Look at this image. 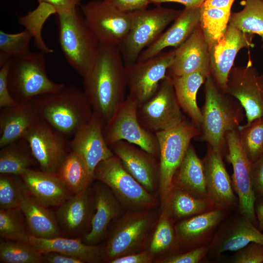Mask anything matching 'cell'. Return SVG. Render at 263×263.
Returning a JSON list of instances; mask_svg holds the SVG:
<instances>
[{
    "instance_id": "cell-1",
    "label": "cell",
    "mask_w": 263,
    "mask_h": 263,
    "mask_svg": "<svg viewBox=\"0 0 263 263\" xmlns=\"http://www.w3.org/2000/svg\"><path fill=\"white\" fill-rule=\"evenodd\" d=\"M127 87L125 65L118 47L100 43L94 65L83 78V91L104 125L125 100Z\"/></svg>"
},
{
    "instance_id": "cell-2",
    "label": "cell",
    "mask_w": 263,
    "mask_h": 263,
    "mask_svg": "<svg viewBox=\"0 0 263 263\" xmlns=\"http://www.w3.org/2000/svg\"><path fill=\"white\" fill-rule=\"evenodd\" d=\"M40 118L68 139L92 117V106L83 90L74 84L32 99Z\"/></svg>"
},
{
    "instance_id": "cell-3",
    "label": "cell",
    "mask_w": 263,
    "mask_h": 263,
    "mask_svg": "<svg viewBox=\"0 0 263 263\" xmlns=\"http://www.w3.org/2000/svg\"><path fill=\"white\" fill-rule=\"evenodd\" d=\"M205 103L201 110L202 139L223 154L226 133L237 129L244 118L239 102L223 92L210 74L205 82Z\"/></svg>"
},
{
    "instance_id": "cell-4",
    "label": "cell",
    "mask_w": 263,
    "mask_h": 263,
    "mask_svg": "<svg viewBox=\"0 0 263 263\" xmlns=\"http://www.w3.org/2000/svg\"><path fill=\"white\" fill-rule=\"evenodd\" d=\"M56 15L62 53L68 63L84 78L94 65L100 43L79 7Z\"/></svg>"
},
{
    "instance_id": "cell-5",
    "label": "cell",
    "mask_w": 263,
    "mask_h": 263,
    "mask_svg": "<svg viewBox=\"0 0 263 263\" xmlns=\"http://www.w3.org/2000/svg\"><path fill=\"white\" fill-rule=\"evenodd\" d=\"M45 54L40 50L12 57L8 87L18 103L30 101L40 95L58 92L65 87V84L55 82L48 76Z\"/></svg>"
},
{
    "instance_id": "cell-6",
    "label": "cell",
    "mask_w": 263,
    "mask_h": 263,
    "mask_svg": "<svg viewBox=\"0 0 263 263\" xmlns=\"http://www.w3.org/2000/svg\"><path fill=\"white\" fill-rule=\"evenodd\" d=\"M181 11L157 6L132 12V22L125 38L117 46L125 65L136 62L141 53L152 44Z\"/></svg>"
},
{
    "instance_id": "cell-7",
    "label": "cell",
    "mask_w": 263,
    "mask_h": 263,
    "mask_svg": "<svg viewBox=\"0 0 263 263\" xmlns=\"http://www.w3.org/2000/svg\"><path fill=\"white\" fill-rule=\"evenodd\" d=\"M200 129L186 119L170 129L156 132L159 147V189L161 208L172 185L173 176L181 164L190 141L200 135Z\"/></svg>"
},
{
    "instance_id": "cell-8",
    "label": "cell",
    "mask_w": 263,
    "mask_h": 263,
    "mask_svg": "<svg viewBox=\"0 0 263 263\" xmlns=\"http://www.w3.org/2000/svg\"><path fill=\"white\" fill-rule=\"evenodd\" d=\"M94 178L106 185L122 206L129 210L152 209L157 201L123 167L115 155L103 160L96 167Z\"/></svg>"
},
{
    "instance_id": "cell-9",
    "label": "cell",
    "mask_w": 263,
    "mask_h": 263,
    "mask_svg": "<svg viewBox=\"0 0 263 263\" xmlns=\"http://www.w3.org/2000/svg\"><path fill=\"white\" fill-rule=\"evenodd\" d=\"M152 209L131 211L124 215L111 232L104 248L103 261L113 260L141 250L155 224L156 215Z\"/></svg>"
},
{
    "instance_id": "cell-10",
    "label": "cell",
    "mask_w": 263,
    "mask_h": 263,
    "mask_svg": "<svg viewBox=\"0 0 263 263\" xmlns=\"http://www.w3.org/2000/svg\"><path fill=\"white\" fill-rule=\"evenodd\" d=\"M137 100L129 94L117 108L103 128L104 138L109 146L125 140L159 157V147L155 133L145 129L137 115Z\"/></svg>"
},
{
    "instance_id": "cell-11",
    "label": "cell",
    "mask_w": 263,
    "mask_h": 263,
    "mask_svg": "<svg viewBox=\"0 0 263 263\" xmlns=\"http://www.w3.org/2000/svg\"><path fill=\"white\" fill-rule=\"evenodd\" d=\"M137 115L141 125L154 133L173 128L186 119L169 75H167L161 81L151 97L138 104Z\"/></svg>"
},
{
    "instance_id": "cell-12",
    "label": "cell",
    "mask_w": 263,
    "mask_h": 263,
    "mask_svg": "<svg viewBox=\"0 0 263 263\" xmlns=\"http://www.w3.org/2000/svg\"><path fill=\"white\" fill-rule=\"evenodd\" d=\"M90 28L101 44L118 46L131 26V12L122 11L105 0H93L80 5Z\"/></svg>"
},
{
    "instance_id": "cell-13",
    "label": "cell",
    "mask_w": 263,
    "mask_h": 263,
    "mask_svg": "<svg viewBox=\"0 0 263 263\" xmlns=\"http://www.w3.org/2000/svg\"><path fill=\"white\" fill-rule=\"evenodd\" d=\"M225 140L228 150L225 158L232 166V184L238 199L237 212L247 217L257 226L255 212L256 197L251 180V162L241 145L238 129L228 132Z\"/></svg>"
},
{
    "instance_id": "cell-14",
    "label": "cell",
    "mask_w": 263,
    "mask_h": 263,
    "mask_svg": "<svg viewBox=\"0 0 263 263\" xmlns=\"http://www.w3.org/2000/svg\"><path fill=\"white\" fill-rule=\"evenodd\" d=\"M175 52V49L163 51L149 59L125 65L129 94L138 104L148 100L156 93L161 81L167 75Z\"/></svg>"
},
{
    "instance_id": "cell-15",
    "label": "cell",
    "mask_w": 263,
    "mask_h": 263,
    "mask_svg": "<svg viewBox=\"0 0 263 263\" xmlns=\"http://www.w3.org/2000/svg\"><path fill=\"white\" fill-rule=\"evenodd\" d=\"M23 138L41 170L56 173L70 151L68 140L39 118L28 130Z\"/></svg>"
},
{
    "instance_id": "cell-16",
    "label": "cell",
    "mask_w": 263,
    "mask_h": 263,
    "mask_svg": "<svg viewBox=\"0 0 263 263\" xmlns=\"http://www.w3.org/2000/svg\"><path fill=\"white\" fill-rule=\"evenodd\" d=\"M226 93L236 99L243 107L246 124L263 117L260 76L250 60L245 66L232 67L228 76Z\"/></svg>"
},
{
    "instance_id": "cell-17",
    "label": "cell",
    "mask_w": 263,
    "mask_h": 263,
    "mask_svg": "<svg viewBox=\"0 0 263 263\" xmlns=\"http://www.w3.org/2000/svg\"><path fill=\"white\" fill-rule=\"evenodd\" d=\"M251 242L263 244V233L247 217L237 212L220 224L209 242L208 254L216 257L225 251H236Z\"/></svg>"
},
{
    "instance_id": "cell-18",
    "label": "cell",
    "mask_w": 263,
    "mask_h": 263,
    "mask_svg": "<svg viewBox=\"0 0 263 263\" xmlns=\"http://www.w3.org/2000/svg\"><path fill=\"white\" fill-rule=\"evenodd\" d=\"M125 169L150 193L159 189V158L125 140L109 146Z\"/></svg>"
},
{
    "instance_id": "cell-19",
    "label": "cell",
    "mask_w": 263,
    "mask_h": 263,
    "mask_svg": "<svg viewBox=\"0 0 263 263\" xmlns=\"http://www.w3.org/2000/svg\"><path fill=\"white\" fill-rule=\"evenodd\" d=\"M253 36L228 24L224 37L209 50L210 74L223 92L226 93L228 76L236 55L244 47H254Z\"/></svg>"
},
{
    "instance_id": "cell-20",
    "label": "cell",
    "mask_w": 263,
    "mask_h": 263,
    "mask_svg": "<svg viewBox=\"0 0 263 263\" xmlns=\"http://www.w3.org/2000/svg\"><path fill=\"white\" fill-rule=\"evenodd\" d=\"M223 153L208 146L203 160L208 198L216 208L232 212L237 210L238 199L231 178L223 161Z\"/></svg>"
},
{
    "instance_id": "cell-21",
    "label": "cell",
    "mask_w": 263,
    "mask_h": 263,
    "mask_svg": "<svg viewBox=\"0 0 263 263\" xmlns=\"http://www.w3.org/2000/svg\"><path fill=\"white\" fill-rule=\"evenodd\" d=\"M103 126L102 122L94 113L91 119L69 141L70 151L76 153L81 158L94 178V171L98 164L114 155L104 138Z\"/></svg>"
},
{
    "instance_id": "cell-22",
    "label": "cell",
    "mask_w": 263,
    "mask_h": 263,
    "mask_svg": "<svg viewBox=\"0 0 263 263\" xmlns=\"http://www.w3.org/2000/svg\"><path fill=\"white\" fill-rule=\"evenodd\" d=\"M230 213L215 208L176 222L174 226L180 250L209 243L220 224Z\"/></svg>"
},
{
    "instance_id": "cell-23",
    "label": "cell",
    "mask_w": 263,
    "mask_h": 263,
    "mask_svg": "<svg viewBox=\"0 0 263 263\" xmlns=\"http://www.w3.org/2000/svg\"><path fill=\"white\" fill-rule=\"evenodd\" d=\"M94 211V190L90 186L68 198L58 207L55 215L61 229L76 236L90 226Z\"/></svg>"
},
{
    "instance_id": "cell-24",
    "label": "cell",
    "mask_w": 263,
    "mask_h": 263,
    "mask_svg": "<svg viewBox=\"0 0 263 263\" xmlns=\"http://www.w3.org/2000/svg\"><path fill=\"white\" fill-rule=\"evenodd\" d=\"M201 10V7H185L172 25L141 53L137 61L151 58L167 47L180 46L199 24Z\"/></svg>"
},
{
    "instance_id": "cell-25",
    "label": "cell",
    "mask_w": 263,
    "mask_h": 263,
    "mask_svg": "<svg viewBox=\"0 0 263 263\" xmlns=\"http://www.w3.org/2000/svg\"><path fill=\"white\" fill-rule=\"evenodd\" d=\"M94 211L90 225V229L83 237V242L96 244L106 235L111 222L121 213L122 205L112 190L99 181L94 187Z\"/></svg>"
},
{
    "instance_id": "cell-26",
    "label": "cell",
    "mask_w": 263,
    "mask_h": 263,
    "mask_svg": "<svg viewBox=\"0 0 263 263\" xmlns=\"http://www.w3.org/2000/svg\"><path fill=\"white\" fill-rule=\"evenodd\" d=\"M19 176L30 194L47 207H58L73 195L56 173L30 168Z\"/></svg>"
},
{
    "instance_id": "cell-27",
    "label": "cell",
    "mask_w": 263,
    "mask_h": 263,
    "mask_svg": "<svg viewBox=\"0 0 263 263\" xmlns=\"http://www.w3.org/2000/svg\"><path fill=\"white\" fill-rule=\"evenodd\" d=\"M175 56L167 74L171 77L192 73L209 65L208 46L200 24L188 38L175 49Z\"/></svg>"
},
{
    "instance_id": "cell-28",
    "label": "cell",
    "mask_w": 263,
    "mask_h": 263,
    "mask_svg": "<svg viewBox=\"0 0 263 263\" xmlns=\"http://www.w3.org/2000/svg\"><path fill=\"white\" fill-rule=\"evenodd\" d=\"M39 118L32 100L0 108V148L23 138Z\"/></svg>"
},
{
    "instance_id": "cell-29",
    "label": "cell",
    "mask_w": 263,
    "mask_h": 263,
    "mask_svg": "<svg viewBox=\"0 0 263 263\" xmlns=\"http://www.w3.org/2000/svg\"><path fill=\"white\" fill-rule=\"evenodd\" d=\"M28 242L41 253L56 252L80 260L83 263H97L103 260L104 248L84 243L80 238L62 236L53 238H39L30 235Z\"/></svg>"
},
{
    "instance_id": "cell-30",
    "label": "cell",
    "mask_w": 263,
    "mask_h": 263,
    "mask_svg": "<svg viewBox=\"0 0 263 263\" xmlns=\"http://www.w3.org/2000/svg\"><path fill=\"white\" fill-rule=\"evenodd\" d=\"M210 74L209 65H207L188 75L170 76L176 98L182 110L199 129L202 122V113L197 105V94Z\"/></svg>"
},
{
    "instance_id": "cell-31",
    "label": "cell",
    "mask_w": 263,
    "mask_h": 263,
    "mask_svg": "<svg viewBox=\"0 0 263 263\" xmlns=\"http://www.w3.org/2000/svg\"><path fill=\"white\" fill-rule=\"evenodd\" d=\"M30 235L49 239L62 236L55 214L38 202L30 194L20 203Z\"/></svg>"
},
{
    "instance_id": "cell-32",
    "label": "cell",
    "mask_w": 263,
    "mask_h": 263,
    "mask_svg": "<svg viewBox=\"0 0 263 263\" xmlns=\"http://www.w3.org/2000/svg\"><path fill=\"white\" fill-rule=\"evenodd\" d=\"M215 208L208 198L196 196L173 184L161 211L165 212L175 224Z\"/></svg>"
},
{
    "instance_id": "cell-33",
    "label": "cell",
    "mask_w": 263,
    "mask_h": 263,
    "mask_svg": "<svg viewBox=\"0 0 263 263\" xmlns=\"http://www.w3.org/2000/svg\"><path fill=\"white\" fill-rule=\"evenodd\" d=\"M173 184L199 197L208 198L203 160L189 145L173 178Z\"/></svg>"
},
{
    "instance_id": "cell-34",
    "label": "cell",
    "mask_w": 263,
    "mask_h": 263,
    "mask_svg": "<svg viewBox=\"0 0 263 263\" xmlns=\"http://www.w3.org/2000/svg\"><path fill=\"white\" fill-rule=\"evenodd\" d=\"M174 225V222L161 211L146 249L155 261L179 252L180 247Z\"/></svg>"
},
{
    "instance_id": "cell-35",
    "label": "cell",
    "mask_w": 263,
    "mask_h": 263,
    "mask_svg": "<svg viewBox=\"0 0 263 263\" xmlns=\"http://www.w3.org/2000/svg\"><path fill=\"white\" fill-rule=\"evenodd\" d=\"M73 194L91 186L94 180L81 158L70 151L56 172Z\"/></svg>"
},
{
    "instance_id": "cell-36",
    "label": "cell",
    "mask_w": 263,
    "mask_h": 263,
    "mask_svg": "<svg viewBox=\"0 0 263 263\" xmlns=\"http://www.w3.org/2000/svg\"><path fill=\"white\" fill-rule=\"evenodd\" d=\"M37 162L26 140L22 138L0 148V173L19 176Z\"/></svg>"
},
{
    "instance_id": "cell-37",
    "label": "cell",
    "mask_w": 263,
    "mask_h": 263,
    "mask_svg": "<svg viewBox=\"0 0 263 263\" xmlns=\"http://www.w3.org/2000/svg\"><path fill=\"white\" fill-rule=\"evenodd\" d=\"M200 25L209 50L225 35L229 24L230 10L201 6Z\"/></svg>"
},
{
    "instance_id": "cell-38",
    "label": "cell",
    "mask_w": 263,
    "mask_h": 263,
    "mask_svg": "<svg viewBox=\"0 0 263 263\" xmlns=\"http://www.w3.org/2000/svg\"><path fill=\"white\" fill-rule=\"evenodd\" d=\"M243 4L244 7L241 11L231 13L229 24L244 33L258 35L263 43V1L244 0Z\"/></svg>"
},
{
    "instance_id": "cell-39",
    "label": "cell",
    "mask_w": 263,
    "mask_h": 263,
    "mask_svg": "<svg viewBox=\"0 0 263 263\" xmlns=\"http://www.w3.org/2000/svg\"><path fill=\"white\" fill-rule=\"evenodd\" d=\"M43 260L42 254L28 242L0 239V263H41Z\"/></svg>"
},
{
    "instance_id": "cell-40",
    "label": "cell",
    "mask_w": 263,
    "mask_h": 263,
    "mask_svg": "<svg viewBox=\"0 0 263 263\" xmlns=\"http://www.w3.org/2000/svg\"><path fill=\"white\" fill-rule=\"evenodd\" d=\"M30 233L19 207L0 209V236L4 240L28 242Z\"/></svg>"
},
{
    "instance_id": "cell-41",
    "label": "cell",
    "mask_w": 263,
    "mask_h": 263,
    "mask_svg": "<svg viewBox=\"0 0 263 263\" xmlns=\"http://www.w3.org/2000/svg\"><path fill=\"white\" fill-rule=\"evenodd\" d=\"M241 145L253 163L263 155V117L238 128Z\"/></svg>"
},
{
    "instance_id": "cell-42",
    "label": "cell",
    "mask_w": 263,
    "mask_h": 263,
    "mask_svg": "<svg viewBox=\"0 0 263 263\" xmlns=\"http://www.w3.org/2000/svg\"><path fill=\"white\" fill-rule=\"evenodd\" d=\"M30 194L19 176L0 174V209L19 207L24 198Z\"/></svg>"
},
{
    "instance_id": "cell-43",
    "label": "cell",
    "mask_w": 263,
    "mask_h": 263,
    "mask_svg": "<svg viewBox=\"0 0 263 263\" xmlns=\"http://www.w3.org/2000/svg\"><path fill=\"white\" fill-rule=\"evenodd\" d=\"M32 33L25 29L17 33L0 31V53L10 57L27 55L32 52L30 44L33 38Z\"/></svg>"
},
{
    "instance_id": "cell-44",
    "label": "cell",
    "mask_w": 263,
    "mask_h": 263,
    "mask_svg": "<svg viewBox=\"0 0 263 263\" xmlns=\"http://www.w3.org/2000/svg\"><path fill=\"white\" fill-rule=\"evenodd\" d=\"M209 243L158 260L159 263H198L208 253Z\"/></svg>"
},
{
    "instance_id": "cell-45",
    "label": "cell",
    "mask_w": 263,
    "mask_h": 263,
    "mask_svg": "<svg viewBox=\"0 0 263 263\" xmlns=\"http://www.w3.org/2000/svg\"><path fill=\"white\" fill-rule=\"evenodd\" d=\"M230 259L233 263H263V244L251 242L235 251Z\"/></svg>"
},
{
    "instance_id": "cell-46",
    "label": "cell",
    "mask_w": 263,
    "mask_h": 263,
    "mask_svg": "<svg viewBox=\"0 0 263 263\" xmlns=\"http://www.w3.org/2000/svg\"><path fill=\"white\" fill-rule=\"evenodd\" d=\"M11 58L0 66V108L15 106L18 104L12 96L8 87V76Z\"/></svg>"
},
{
    "instance_id": "cell-47",
    "label": "cell",
    "mask_w": 263,
    "mask_h": 263,
    "mask_svg": "<svg viewBox=\"0 0 263 263\" xmlns=\"http://www.w3.org/2000/svg\"><path fill=\"white\" fill-rule=\"evenodd\" d=\"M251 180L257 198H263V155L251 164Z\"/></svg>"
},
{
    "instance_id": "cell-48",
    "label": "cell",
    "mask_w": 263,
    "mask_h": 263,
    "mask_svg": "<svg viewBox=\"0 0 263 263\" xmlns=\"http://www.w3.org/2000/svg\"><path fill=\"white\" fill-rule=\"evenodd\" d=\"M115 8L124 12H131L147 8L149 0H105Z\"/></svg>"
},
{
    "instance_id": "cell-49",
    "label": "cell",
    "mask_w": 263,
    "mask_h": 263,
    "mask_svg": "<svg viewBox=\"0 0 263 263\" xmlns=\"http://www.w3.org/2000/svg\"><path fill=\"white\" fill-rule=\"evenodd\" d=\"M154 261L153 257L146 249L115 258L110 263H150Z\"/></svg>"
},
{
    "instance_id": "cell-50",
    "label": "cell",
    "mask_w": 263,
    "mask_h": 263,
    "mask_svg": "<svg viewBox=\"0 0 263 263\" xmlns=\"http://www.w3.org/2000/svg\"><path fill=\"white\" fill-rule=\"evenodd\" d=\"M38 3H45L52 6L56 14L72 11L78 7L81 0H37Z\"/></svg>"
},
{
    "instance_id": "cell-51",
    "label": "cell",
    "mask_w": 263,
    "mask_h": 263,
    "mask_svg": "<svg viewBox=\"0 0 263 263\" xmlns=\"http://www.w3.org/2000/svg\"><path fill=\"white\" fill-rule=\"evenodd\" d=\"M43 263H83L80 260L63 253L48 252L43 253Z\"/></svg>"
},
{
    "instance_id": "cell-52",
    "label": "cell",
    "mask_w": 263,
    "mask_h": 263,
    "mask_svg": "<svg viewBox=\"0 0 263 263\" xmlns=\"http://www.w3.org/2000/svg\"><path fill=\"white\" fill-rule=\"evenodd\" d=\"M150 3L156 5H160L161 3L169 2H174L181 3L185 5V7H199L204 3L205 0H149Z\"/></svg>"
},
{
    "instance_id": "cell-53",
    "label": "cell",
    "mask_w": 263,
    "mask_h": 263,
    "mask_svg": "<svg viewBox=\"0 0 263 263\" xmlns=\"http://www.w3.org/2000/svg\"><path fill=\"white\" fill-rule=\"evenodd\" d=\"M235 0H205L203 6L231 10Z\"/></svg>"
},
{
    "instance_id": "cell-54",
    "label": "cell",
    "mask_w": 263,
    "mask_h": 263,
    "mask_svg": "<svg viewBox=\"0 0 263 263\" xmlns=\"http://www.w3.org/2000/svg\"><path fill=\"white\" fill-rule=\"evenodd\" d=\"M255 212L258 222L257 227L260 230L263 231V198L256 199Z\"/></svg>"
},
{
    "instance_id": "cell-55",
    "label": "cell",
    "mask_w": 263,
    "mask_h": 263,
    "mask_svg": "<svg viewBox=\"0 0 263 263\" xmlns=\"http://www.w3.org/2000/svg\"><path fill=\"white\" fill-rule=\"evenodd\" d=\"M260 82L263 94V75L260 76Z\"/></svg>"
},
{
    "instance_id": "cell-56",
    "label": "cell",
    "mask_w": 263,
    "mask_h": 263,
    "mask_svg": "<svg viewBox=\"0 0 263 263\" xmlns=\"http://www.w3.org/2000/svg\"><path fill=\"white\" fill-rule=\"evenodd\" d=\"M263 1V0H262Z\"/></svg>"
}]
</instances>
